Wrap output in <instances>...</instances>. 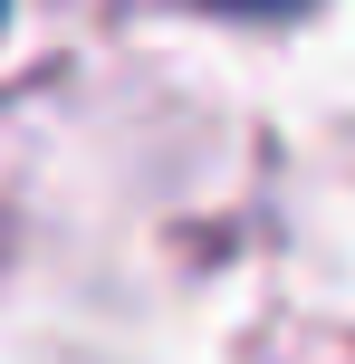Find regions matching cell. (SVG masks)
Listing matches in <instances>:
<instances>
[{
    "label": "cell",
    "instance_id": "obj_1",
    "mask_svg": "<svg viewBox=\"0 0 355 364\" xmlns=\"http://www.w3.org/2000/svg\"><path fill=\"white\" fill-rule=\"evenodd\" d=\"M211 10H240V19H279V10H307V0H211Z\"/></svg>",
    "mask_w": 355,
    "mask_h": 364
}]
</instances>
